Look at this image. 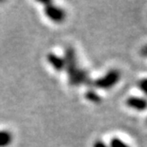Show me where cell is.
I'll use <instances>...</instances> for the list:
<instances>
[{
  "label": "cell",
  "instance_id": "cell-1",
  "mask_svg": "<svg viewBox=\"0 0 147 147\" xmlns=\"http://www.w3.org/2000/svg\"><path fill=\"white\" fill-rule=\"evenodd\" d=\"M120 78H121V74L119 70L112 69L108 71L103 76L96 78L95 81H93V85L98 89L109 90L119 83Z\"/></svg>",
  "mask_w": 147,
  "mask_h": 147
},
{
  "label": "cell",
  "instance_id": "cell-2",
  "mask_svg": "<svg viewBox=\"0 0 147 147\" xmlns=\"http://www.w3.org/2000/svg\"><path fill=\"white\" fill-rule=\"evenodd\" d=\"M44 5V13L46 17L55 24H60L66 19L67 13L64 9L55 5L53 2L42 3Z\"/></svg>",
  "mask_w": 147,
  "mask_h": 147
},
{
  "label": "cell",
  "instance_id": "cell-3",
  "mask_svg": "<svg viewBox=\"0 0 147 147\" xmlns=\"http://www.w3.org/2000/svg\"><path fill=\"white\" fill-rule=\"evenodd\" d=\"M64 60H65V71L68 75V78H72L79 70L78 65V58H76V51L72 47H68L64 53Z\"/></svg>",
  "mask_w": 147,
  "mask_h": 147
},
{
  "label": "cell",
  "instance_id": "cell-4",
  "mask_svg": "<svg viewBox=\"0 0 147 147\" xmlns=\"http://www.w3.org/2000/svg\"><path fill=\"white\" fill-rule=\"evenodd\" d=\"M126 105L133 110L142 112L147 110V98H142V96H132L127 98L125 101Z\"/></svg>",
  "mask_w": 147,
  "mask_h": 147
},
{
  "label": "cell",
  "instance_id": "cell-5",
  "mask_svg": "<svg viewBox=\"0 0 147 147\" xmlns=\"http://www.w3.org/2000/svg\"><path fill=\"white\" fill-rule=\"evenodd\" d=\"M47 61L53 67V69L57 72H62L65 70V60L64 57H60L55 53H49L47 55Z\"/></svg>",
  "mask_w": 147,
  "mask_h": 147
},
{
  "label": "cell",
  "instance_id": "cell-6",
  "mask_svg": "<svg viewBox=\"0 0 147 147\" xmlns=\"http://www.w3.org/2000/svg\"><path fill=\"white\" fill-rule=\"evenodd\" d=\"M89 81V75L86 71L79 69L72 78H69V83L73 86H78V85L86 84Z\"/></svg>",
  "mask_w": 147,
  "mask_h": 147
},
{
  "label": "cell",
  "instance_id": "cell-7",
  "mask_svg": "<svg viewBox=\"0 0 147 147\" xmlns=\"http://www.w3.org/2000/svg\"><path fill=\"white\" fill-rule=\"evenodd\" d=\"M13 140V136L11 131L0 130V147H9Z\"/></svg>",
  "mask_w": 147,
  "mask_h": 147
},
{
  "label": "cell",
  "instance_id": "cell-8",
  "mask_svg": "<svg viewBox=\"0 0 147 147\" xmlns=\"http://www.w3.org/2000/svg\"><path fill=\"white\" fill-rule=\"evenodd\" d=\"M84 96L88 101L93 102V103H96V104L100 103L101 100H102V98L100 96V95H98V93L95 92V91H93V90L87 91V92L85 93Z\"/></svg>",
  "mask_w": 147,
  "mask_h": 147
},
{
  "label": "cell",
  "instance_id": "cell-9",
  "mask_svg": "<svg viewBox=\"0 0 147 147\" xmlns=\"http://www.w3.org/2000/svg\"><path fill=\"white\" fill-rule=\"evenodd\" d=\"M109 147H130L127 143L124 142L119 138H113L110 142Z\"/></svg>",
  "mask_w": 147,
  "mask_h": 147
},
{
  "label": "cell",
  "instance_id": "cell-10",
  "mask_svg": "<svg viewBox=\"0 0 147 147\" xmlns=\"http://www.w3.org/2000/svg\"><path fill=\"white\" fill-rule=\"evenodd\" d=\"M138 87L147 96V78H142L138 82Z\"/></svg>",
  "mask_w": 147,
  "mask_h": 147
},
{
  "label": "cell",
  "instance_id": "cell-11",
  "mask_svg": "<svg viewBox=\"0 0 147 147\" xmlns=\"http://www.w3.org/2000/svg\"><path fill=\"white\" fill-rule=\"evenodd\" d=\"M93 147H109V145H108L107 143L104 142V140H96V142H94Z\"/></svg>",
  "mask_w": 147,
  "mask_h": 147
},
{
  "label": "cell",
  "instance_id": "cell-12",
  "mask_svg": "<svg viewBox=\"0 0 147 147\" xmlns=\"http://www.w3.org/2000/svg\"><path fill=\"white\" fill-rule=\"evenodd\" d=\"M140 55L143 57L147 58V44L143 46L142 49H140Z\"/></svg>",
  "mask_w": 147,
  "mask_h": 147
},
{
  "label": "cell",
  "instance_id": "cell-13",
  "mask_svg": "<svg viewBox=\"0 0 147 147\" xmlns=\"http://www.w3.org/2000/svg\"><path fill=\"white\" fill-rule=\"evenodd\" d=\"M146 123H147V119H146Z\"/></svg>",
  "mask_w": 147,
  "mask_h": 147
}]
</instances>
